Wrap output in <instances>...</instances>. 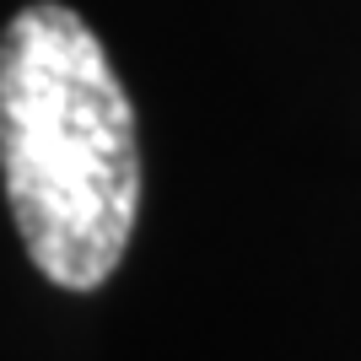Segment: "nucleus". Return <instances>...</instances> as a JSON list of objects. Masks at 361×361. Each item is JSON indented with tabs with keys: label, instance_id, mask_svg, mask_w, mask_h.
Returning <instances> with one entry per match:
<instances>
[{
	"label": "nucleus",
	"instance_id": "obj_1",
	"mask_svg": "<svg viewBox=\"0 0 361 361\" xmlns=\"http://www.w3.org/2000/svg\"><path fill=\"white\" fill-rule=\"evenodd\" d=\"M0 173L22 248L65 291L119 270L140 211V135L97 32L54 0L0 38Z\"/></svg>",
	"mask_w": 361,
	"mask_h": 361
}]
</instances>
